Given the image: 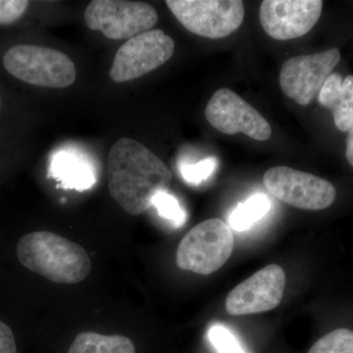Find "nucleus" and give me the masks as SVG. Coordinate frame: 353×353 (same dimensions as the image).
<instances>
[{"label": "nucleus", "instance_id": "nucleus-17", "mask_svg": "<svg viewBox=\"0 0 353 353\" xmlns=\"http://www.w3.org/2000/svg\"><path fill=\"white\" fill-rule=\"evenodd\" d=\"M308 353H353V331L334 330L316 341Z\"/></svg>", "mask_w": 353, "mask_h": 353}, {"label": "nucleus", "instance_id": "nucleus-4", "mask_svg": "<svg viewBox=\"0 0 353 353\" xmlns=\"http://www.w3.org/2000/svg\"><path fill=\"white\" fill-rule=\"evenodd\" d=\"M233 233L224 221L214 218L199 223L183 236L176 250L181 269L201 275L219 270L234 250Z\"/></svg>", "mask_w": 353, "mask_h": 353}, {"label": "nucleus", "instance_id": "nucleus-12", "mask_svg": "<svg viewBox=\"0 0 353 353\" xmlns=\"http://www.w3.org/2000/svg\"><path fill=\"white\" fill-rule=\"evenodd\" d=\"M285 285L282 267L268 265L231 290L226 299L227 312L241 316L270 311L282 301Z\"/></svg>", "mask_w": 353, "mask_h": 353}, {"label": "nucleus", "instance_id": "nucleus-8", "mask_svg": "<svg viewBox=\"0 0 353 353\" xmlns=\"http://www.w3.org/2000/svg\"><path fill=\"white\" fill-rule=\"evenodd\" d=\"M174 50L173 39L162 30H150L120 46L109 75L116 83L134 80L166 63Z\"/></svg>", "mask_w": 353, "mask_h": 353}, {"label": "nucleus", "instance_id": "nucleus-14", "mask_svg": "<svg viewBox=\"0 0 353 353\" xmlns=\"http://www.w3.org/2000/svg\"><path fill=\"white\" fill-rule=\"evenodd\" d=\"M51 173L66 189L88 190L97 181L90 162L72 153L60 152L55 155L51 163Z\"/></svg>", "mask_w": 353, "mask_h": 353}, {"label": "nucleus", "instance_id": "nucleus-3", "mask_svg": "<svg viewBox=\"0 0 353 353\" xmlns=\"http://www.w3.org/2000/svg\"><path fill=\"white\" fill-rule=\"evenodd\" d=\"M7 71L30 85L63 88L76 81L75 64L61 51L34 44H19L3 57Z\"/></svg>", "mask_w": 353, "mask_h": 353}, {"label": "nucleus", "instance_id": "nucleus-15", "mask_svg": "<svg viewBox=\"0 0 353 353\" xmlns=\"http://www.w3.org/2000/svg\"><path fill=\"white\" fill-rule=\"evenodd\" d=\"M134 343L120 334L105 336L83 332L76 336L68 353H134Z\"/></svg>", "mask_w": 353, "mask_h": 353}, {"label": "nucleus", "instance_id": "nucleus-22", "mask_svg": "<svg viewBox=\"0 0 353 353\" xmlns=\"http://www.w3.org/2000/svg\"><path fill=\"white\" fill-rule=\"evenodd\" d=\"M0 353H17L12 330L0 320Z\"/></svg>", "mask_w": 353, "mask_h": 353}, {"label": "nucleus", "instance_id": "nucleus-1", "mask_svg": "<svg viewBox=\"0 0 353 353\" xmlns=\"http://www.w3.org/2000/svg\"><path fill=\"white\" fill-rule=\"evenodd\" d=\"M173 175L152 150L134 139H118L108 154V190L131 215L152 208L159 192H168Z\"/></svg>", "mask_w": 353, "mask_h": 353}, {"label": "nucleus", "instance_id": "nucleus-19", "mask_svg": "<svg viewBox=\"0 0 353 353\" xmlns=\"http://www.w3.org/2000/svg\"><path fill=\"white\" fill-rule=\"evenodd\" d=\"M208 338L218 353H248L233 332L223 325H213L209 329Z\"/></svg>", "mask_w": 353, "mask_h": 353}, {"label": "nucleus", "instance_id": "nucleus-2", "mask_svg": "<svg viewBox=\"0 0 353 353\" xmlns=\"http://www.w3.org/2000/svg\"><path fill=\"white\" fill-rule=\"evenodd\" d=\"M16 252L28 270L58 284L82 282L92 269L85 248L51 232L25 234L18 241Z\"/></svg>", "mask_w": 353, "mask_h": 353}, {"label": "nucleus", "instance_id": "nucleus-11", "mask_svg": "<svg viewBox=\"0 0 353 353\" xmlns=\"http://www.w3.org/2000/svg\"><path fill=\"white\" fill-rule=\"evenodd\" d=\"M323 4L321 0H264L260 23L265 32L277 41L301 38L314 28Z\"/></svg>", "mask_w": 353, "mask_h": 353}, {"label": "nucleus", "instance_id": "nucleus-21", "mask_svg": "<svg viewBox=\"0 0 353 353\" xmlns=\"http://www.w3.org/2000/svg\"><path fill=\"white\" fill-rule=\"evenodd\" d=\"M29 4L26 0H0V25L12 24L19 20Z\"/></svg>", "mask_w": 353, "mask_h": 353}, {"label": "nucleus", "instance_id": "nucleus-5", "mask_svg": "<svg viewBox=\"0 0 353 353\" xmlns=\"http://www.w3.org/2000/svg\"><path fill=\"white\" fill-rule=\"evenodd\" d=\"M166 4L188 31L211 39L233 34L245 18L241 0H167Z\"/></svg>", "mask_w": 353, "mask_h": 353}, {"label": "nucleus", "instance_id": "nucleus-24", "mask_svg": "<svg viewBox=\"0 0 353 353\" xmlns=\"http://www.w3.org/2000/svg\"><path fill=\"white\" fill-rule=\"evenodd\" d=\"M0 108H1V97H0Z\"/></svg>", "mask_w": 353, "mask_h": 353}, {"label": "nucleus", "instance_id": "nucleus-20", "mask_svg": "<svg viewBox=\"0 0 353 353\" xmlns=\"http://www.w3.org/2000/svg\"><path fill=\"white\" fill-rule=\"evenodd\" d=\"M217 165L216 158L209 157L194 164L183 163L180 166V173L188 183L201 185L212 176L217 168Z\"/></svg>", "mask_w": 353, "mask_h": 353}, {"label": "nucleus", "instance_id": "nucleus-7", "mask_svg": "<svg viewBox=\"0 0 353 353\" xmlns=\"http://www.w3.org/2000/svg\"><path fill=\"white\" fill-rule=\"evenodd\" d=\"M263 183L267 192L278 201L304 210L328 208L336 196L333 183L290 167L269 169L265 172Z\"/></svg>", "mask_w": 353, "mask_h": 353}, {"label": "nucleus", "instance_id": "nucleus-23", "mask_svg": "<svg viewBox=\"0 0 353 353\" xmlns=\"http://www.w3.org/2000/svg\"><path fill=\"white\" fill-rule=\"evenodd\" d=\"M345 155H347L348 163L353 167V123L350 130H348Z\"/></svg>", "mask_w": 353, "mask_h": 353}, {"label": "nucleus", "instance_id": "nucleus-6", "mask_svg": "<svg viewBox=\"0 0 353 353\" xmlns=\"http://www.w3.org/2000/svg\"><path fill=\"white\" fill-rule=\"evenodd\" d=\"M85 24L109 39H132L157 25L158 14L145 2L94 0L85 11Z\"/></svg>", "mask_w": 353, "mask_h": 353}, {"label": "nucleus", "instance_id": "nucleus-9", "mask_svg": "<svg viewBox=\"0 0 353 353\" xmlns=\"http://www.w3.org/2000/svg\"><path fill=\"white\" fill-rule=\"evenodd\" d=\"M341 61L338 48L290 58L283 64L280 85L283 92L301 106H307Z\"/></svg>", "mask_w": 353, "mask_h": 353}, {"label": "nucleus", "instance_id": "nucleus-10", "mask_svg": "<svg viewBox=\"0 0 353 353\" xmlns=\"http://www.w3.org/2000/svg\"><path fill=\"white\" fill-rule=\"evenodd\" d=\"M209 124L226 134L243 132L256 141L270 139L272 128L254 108L229 88H220L205 109Z\"/></svg>", "mask_w": 353, "mask_h": 353}, {"label": "nucleus", "instance_id": "nucleus-18", "mask_svg": "<svg viewBox=\"0 0 353 353\" xmlns=\"http://www.w3.org/2000/svg\"><path fill=\"white\" fill-rule=\"evenodd\" d=\"M152 208L157 209L160 217L168 220L174 227H182L187 221V213L181 206L180 202L168 192H159L153 199Z\"/></svg>", "mask_w": 353, "mask_h": 353}, {"label": "nucleus", "instance_id": "nucleus-13", "mask_svg": "<svg viewBox=\"0 0 353 353\" xmlns=\"http://www.w3.org/2000/svg\"><path fill=\"white\" fill-rule=\"evenodd\" d=\"M323 108L333 112L334 125L341 132H347L353 123V76L331 74L318 94Z\"/></svg>", "mask_w": 353, "mask_h": 353}, {"label": "nucleus", "instance_id": "nucleus-16", "mask_svg": "<svg viewBox=\"0 0 353 353\" xmlns=\"http://www.w3.org/2000/svg\"><path fill=\"white\" fill-rule=\"evenodd\" d=\"M271 208L269 197L263 194H255L241 202L229 217V225L236 232H243L261 220Z\"/></svg>", "mask_w": 353, "mask_h": 353}]
</instances>
